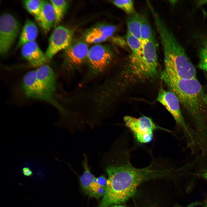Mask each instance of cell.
Masks as SVG:
<instances>
[{
    "label": "cell",
    "mask_w": 207,
    "mask_h": 207,
    "mask_svg": "<svg viewBox=\"0 0 207 207\" xmlns=\"http://www.w3.org/2000/svg\"><path fill=\"white\" fill-rule=\"evenodd\" d=\"M129 147L116 143L103 158L108 178L100 202L103 207L124 202L135 193L139 185L149 180L163 178L171 172L163 160L153 159L146 167L138 168L130 162Z\"/></svg>",
    "instance_id": "cell-1"
},
{
    "label": "cell",
    "mask_w": 207,
    "mask_h": 207,
    "mask_svg": "<svg viewBox=\"0 0 207 207\" xmlns=\"http://www.w3.org/2000/svg\"><path fill=\"white\" fill-rule=\"evenodd\" d=\"M161 78L195 119L199 134L206 133L207 127L204 124L202 115L204 95L197 78H181L164 69Z\"/></svg>",
    "instance_id": "cell-2"
},
{
    "label": "cell",
    "mask_w": 207,
    "mask_h": 207,
    "mask_svg": "<svg viewBox=\"0 0 207 207\" xmlns=\"http://www.w3.org/2000/svg\"><path fill=\"white\" fill-rule=\"evenodd\" d=\"M153 18L163 49L164 69L181 78H197L194 66L170 28L159 14Z\"/></svg>",
    "instance_id": "cell-3"
},
{
    "label": "cell",
    "mask_w": 207,
    "mask_h": 207,
    "mask_svg": "<svg viewBox=\"0 0 207 207\" xmlns=\"http://www.w3.org/2000/svg\"><path fill=\"white\" fill-rule=\"evenodd\" d=\"M157 99L171 114L177 124L183 129L189 146L194 145V136L184 120L180 110V102L176 95L171 91L161 88Z\"/></svg>",
    "instance_id": "cell-4"
},
{
    "label": "cell",
    "mask_w": 207,
    "mask_h": 207,
    "mask_svg": "<svg viewBox=\"0 0 207 207\" xmlns=\"http://www.w3.org/2000/svg\"><path fill=\"white\" fill-rule=\"evenodd\" d=\"M125 126L131 131L135 140L139 143H145L151 141L154 131L157 129L170 132L157 125L150 118L143 116L138 118L126 116L123 118Z\"/></svg>",
    "instance_id": "cell-5"
},
{
    "label": "cell",
    "mask_w": 207,
    "mask_h": 207,
    "mask_svg": "<svg viewBox=\"0 0 207 207\" xmlns=\"http://www.w3.org/2000/svg\"><path fill=\"white\" fill-rule=\"evenodd\" d=\"M22 88L27 97L43 101L58 109H61L55 95L47 90L37 80L35 70L30 71L24 75Z\"/></svg>",
    "instance_id": "cell-6"
},
{
    "label": "cell",
    "mask_w": 207,
    "mask_h": 207,
    "mask_svg": "<svg viewBox=\"0 0 207 207\" xmlns=\"http://www.w3.org/2000/svg\"><path fill=\"white\" fill-rule=\"evenodd\" d=\"M126 39L131 50L126 67L127 71L136 77L146 76L148 71L143 57L142 42L127 32Z\"/></svg>",
    "instance_id": "cell-7"
},
{
    "label": "cell",
    "mask_w": 207,
    "mask_h": 207,
    "mask_svg": "<svg viewBox=\"0 0 207 207\" xmlns=\"http://www.w3.org/2000/svg\"><path fill=\"white\" fill-rule=\"evenodd\" d=\"M20 25L12 15L2 14L0 18V53L6 54L11 49L20 31Z\"/></svg>",
    "instance_id": "cell-8"
},
{
    "label": "cell",
    "mask_w": 207,
    "mask_h": 207,
    "mask_svg": "<svg viewBox=\"0 0 207 207\" xmlns=\"http://www.w3.org/2000/svg\"><path fill=\"white\" fill-rule=\"evenodd\" d=\"M73 30L59 26L56 27L50 37L45 54L49 60L59 51L65 50L71 44Z\"/></svg>",
    "instance_id": "cell-9"
},
{
    "label": "cell",
    "mask_w": 207,
    "mask_h": 207,
    "mask_svg": "<svg viewBox=\"0 0 207 207\" xmlns=\"http://www.w3.org/2000/svg\"><path fill=\"white\" fill-rule=\"evenodd\" d=\"M112 58V54L110 51L104 46L98 44L91 48L87 57L91 69L97 73L103 71Z\"/></svg>",
    "instance_id": "cell-10"
},
{
    "label": "cell",
    "mask_w": 207,
    "mask_h": 207,
    "mask_svg": "<svg viewBox=\"0 0 207 207\" xmlns=\"http://www.w3.org/2000/svg\"><path fill=\"white\" fill-rule=\"evenodd\" d=\"M89 49L87 45L80 41L72 42L64 51L66 64L69 67L77 66L87 58Z\"/></svg>",
    "instance_id": "cell-11"
},
{
    "label": "cell",
    "mask_w": 207,
    "mask_h": 207,
    "mask_svg": "<svg viewBox=\"0 0 207 207\" xmlns=\"http://www.w3.org/2000/svg\"><path fill=\"white\" fill-rule=\"evenodd\" d=\"M142 43L144 60L148 70L154 78L158 73L159 68L157 53L158 44L155 37Z\"/></svg>",
    "instance_id": "cell-12"
},
{
    "label": "cell",
    "mask_w": 207,
    "mask_h": 207,
    "mask_svg": "<svg viewBox=\"0 0 207 207\" xmlns=\"http://www.w3.org/2000/svg\"><path fill=\"white\" fill-rule=\"evenodd\" d=\"M21 53L23 57L34 67H38L46 64L49 60L35 41L23 45Z\"/></svg>",
    "instance_id": "cell-13"
},
{
    "label": "cell",
    "mask_w": 207,
    "mask_h": 207,
    "mask_svg": "<svg viewBox=\"0 0 207 207\" xmlns=\"http://www.w3.org/2000/svg\"><path fill=\"white\" fill-rule=\"evenodd\" d=\"M35 71L36 78L39 83L55 95L56 90V79L53 69L45 64L38 67Z\"/></svg>",
    "instance_id": "cell-14"
},
{
    "label": "cell",
    "mask_w": 207,
    "mask_h": 207,
    "mask_svg": "<svg viewBox=\"0 0 207 207\" xmlns=\"http://www.w3.org/2000/svg\"><path fill=\"white\" fill-rule=\"evenodd\" d=\"M55 19V12L51 3L44 0L40 13L36 20L44 31L48 32L52 27Z\"/></svg>",
    "instance_id": "cell-15"
},
{
    "label": "cell",
    "mask_w": 207,
    "mask_h": 207,
    "mask_svg": "<svg viewBox=\"0 0 207 207\" xmlns=\"http://www.w3.org/2000/svg\"><path fill=\"white\" fill-rule=\"evenodd\" d=\"M37 28L35 24L30 20H26L22 29L17 47L35 41L38 34Z\"/></svg>",
    "instance_id": "cell-16"
},
{
    "label": "cell",
    "mask_w": 207,
    "mask_h": 207,
    "mask_svg": "<svg viewBox=\"0 0 207 207\" xmlns=\"http://www.w3.org/2000/svg\"><path fill=\"white\" fill-rule=\"evenodd\" d=\"M83 162L84 171L80 177L79 180L83 190L86 194L91 196V186L95 177L91 172L88 165L87 156L85 155Z\"/></svg>",
    "instance_id": "cell-17"
},
{
    "label": "cell",
    "mask_w": 207,
    "mask_h": 207,
    "mask_svg": "<svg viewBox=\"0 0 207 207\" xmlns=\"http://www.w3.org/2000/svg\"><path fill=\"white\" fill-rule=\"evenodd\" d=\"M126 24L127 32L141 41L140 33V14L135 12L129 15L126 19Z\"/></svg>",
    "instance_id": "cell-18"
},
{
    "label": "cell",
    "mask_w": 207,
    "mask_h": 207,
    "mask_svg": "<svg viewBox=\"0 0 207 207\" xmlns=\"http://www.w3.org/2000/svg\"><path fill=\"white\" fill-rule=\"evenodd\" d=\"M140 33L142 42L150 39L155 37L147 15L145 13L140 14Z\"/></svg>",
    "instance_id": "cell-19"
},
{
    "label": "cell",
    "mask_w": 207,
    "mask_h": 207,
    "mask_svg": "<svg viewBox=\"0 0 207 207\" xmlns=\"http://www.w3.org/2000/svg\"><path fill=\"white\" fill-rule=\"evenodd\" d=\"M49 1L52 4L55 14V23L57 24L62 20L68 5V2L65 0H52Z\"/></svg>",
    "instance_id": "cell-20"
},
{
    "label": "cell",
    "mask_w": 207,
    "mask_h": 207,
    "mask_svg": "<svg viewBox=\"0 0 207 207\" xmlns=\"http://www.w3.org/2000/svg\"><path fill=\"white\" fill-rule=\"evenodd\" d=\"M44 0H26L23 3L27 11L34 16L36 20L40 13Z\"/></svg>",
    "instance_id": "cell-21"
},
{
    "label": "cell",
    "mask_w": 207,
    "mask_h": 207,
    "mask_svg": "<svg viewBox=\"0 0 207 207\" xmlns=\"http://www.w3.org/2000/svg\"><path fill=\"white\" fill-rule=\"evenodd\" d=\"M116 30L115 27L109 25H101L92 28L89 32L109 38Z\"/></svg>",
    "instance_id": "cell-22"
},
{
    "label": "cell",
    "mask_w": 207,
    "mask_h": 207,
    "mask_svg": "<svg viewBox=\"0 0 207 207\" xmlns=\"http://www.w3.org/2000/svg\"><path fill=\"white\" fill-rule=\"evenodd\" d=\"M112 2L114 5L123 10L129 15L135 12L133 0H114Z\"/></svg>",
    "instance_id": "cell-23"
},
{
    "label": "cell",
    "mask_w": 207,
    "mask_h": 207,
    "mask_svg": "<svg viewBox=\"0 0 207 207\" xmlns=\"http://www.w3.org/2000/svg\"><path fill=\"white\" fill-rule=\"evenodd\" d=\"M198 68L207 72V40L204 43L199 53Z\"/></svg>",
    "instance_id": "cell-24"
},
{
    "label": "cell",
    "mask_w": 207,
    "mask_h": 207,
    "mask_svg": "<svg viewBox=\"0 0 207 207\" xmlns=\"http://www.w3.org/2000/svg\"><path fill=\"white\" fill-rule=\"evenodd\" d=\"M92 197L99 198L104 195L106 188L98 185L94 181L91 186Z\"/></svg>",
    "instance_id": "cell-25"
},
{
    "label": "cell",
    "mask_w": 207,
    "mask_h": 207,
    "mask_svg": "<svg viewBox=\"0 0 207 207\" xmlns=\"http://www.w3.org/2000/svg\"><path fill=\"white\" fill-rule=\"evenodd\" d=\"M108 39L107 37L89 32L86 37L85 40L89 43H95L103 41Z\"/></svg>",
    "instance_id": "cell-26"
},
{
    "label": "cell",
    "mask_w": 207,
    "mask_h": 207,
    "mask_svg": "<svg viewBox=\"0 0 207 207\" xmlns=\"http://www.w3.org/2000/svg\"><path fill=\"white\" fill-rule=\"evenodd\" d=\"M93 181L99 185L106 188L107 179L103 176H100L95 178Z\"/></svg>",
    "instance_id": "cell-27"
},
{
    "label": "cell",
    "mask_w": 207,
    "mask_h": 207,
    "mask_svg": "<svg viewBox=\"0 0 207 207\" xmlns=\"http://www.w3.org/2000/svg\"><path fill=\"white\" fill-rule=\"evenodd\" d=\"M22 173L25 176L29 177L32 175V171L28 167H24L22 170Z\"/></svg>",
    "instance_id": "cell-28"
},
{
    "label": "cell",
    "mask_w": 207,
    "mask_h": 207,
    "mask_svg": "<svg viewBox=\"0 0 207 207\" xmlns=\"http://www.w3.org/2000/svg\"><path fill=\"white\" fill-rule=\"evenodd\" d=\"M198 3V5H200L207 3V0H200Z\"/></svg>",
    "instance_id": "cell-29"
},
{
    "label": "cell",
    "mask_w": 207,
    "mask_h": 207,
    "mask_svg": "<svg viewBox=\"0 0 207 207\" xmlns=\"http://www.w3.org/2000/svg\"><path fill=\"white\" fill-rule=\"evenodd\" d=\"M109 207H126L125 206L119 204L113 205Z\"/></svg>",
    "instance_id": "cell-30"
},
{
    "label": "cell",
    "mask_w": 207,
    "mask_h": 207,
    "mask_svg": "<svg viewBox=\"0 0 207 207\" xmlns=\"http://www.w3.org/2000/svg\"><path fill=\"white\" fill-rule=\"evenodd\" d=\"M203 101L207 106V95H204L203 98Z\"/></svg>",
    "instance_id": "cell-31"
},
{
    "label": "cell",
    "mask_w": 207,
    "mask_h": 207,
    "mask_svg": "<svg viewBox=\"0 0 207 207\" xmlns=\"http://www.w3.org/2000/svg\"><path fill=\"white\" fill-rule=\"evenodd\" d=\"M202 175L203 177L207 180V171L203 173Z\"/></svg>",
    "instance_id": "cell-32"
},
{
    "label": "cell",
    "mask_w": 207,
    "mask_h": 207,
    "mask_svg": "<svg viewBox=\"0 0 207 207\" xmlns=\"http://www.w3.org/2000/svg\"><path fill=\"white\" fill-rule=\"evenodd\" d=\"M205 207H207V200L206 203Z\"/></svg>",
    "instance_id": "cell-33"
}]
</instances>
